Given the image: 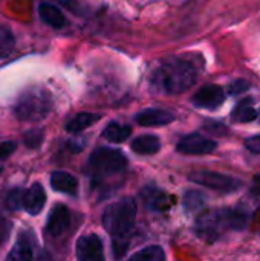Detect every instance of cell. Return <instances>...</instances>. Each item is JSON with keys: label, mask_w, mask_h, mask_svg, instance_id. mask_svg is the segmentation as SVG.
Instances as JSON below:
<instances>
[{"label": "cell", "mask_w": 260, "mask_h": 261, "mask_svg": "<svg viewBox=\"0 0 260 261\" xmlns=\"http://www.w3.org/2000/svg\"><path fill=\"white\" fill-rule=\"evenodd\" d=\"M198 80V67L187 58L173 57L162 61L150 75V86L161 93H181Z\"/></svg>", "instance_id": "1"}, {"label": "cell", "mask_w": 260, "mask_h": 261, "mask_svg": "<svg viewBox=\"0 0 260 261\" xmlns=\"http://www.w3.org/2000/svg\"><path fill=\"white\" fill-rule=\"evenodd\" d=\"M248 211L239 208L213 210L196 220V234L205 242H216L227 231H242L248 225Z\"/></svg>", "instance_id": "2"}, {"label": "cell", "mask_w": 260, "mask_h": 261, "mask_svg": "<svg viewBox=\"0 0 260 261\" xmlns=\"http://www.w3.org/2000/svg\"><path fill=\"white\" fill-rule=\"evenodd\" d=\"M126 168H127V159L120 150L100 147L90 154L86 171L89 173L90 177L103 180L107 177L120 176L121 173H124Z\"/></svg>", "instance_id": "3"}, {"label": "cell", "mask_w": 260, "mask_h": 261, "mask_svg": "<svg viewBox=\"0 0 260 261\" xmlns=\"http://www.w3.org/2000/svg\"><path fill=\"white\" fill-rule=\"evenodd\" d=\"M136 220V203L133 199L126 197L109 205L103 213V226L113 236H126L133 229Z\"/></svg>", "instance_id": "4"}, {"label": "cell", "mask_w": 260, "mask_h": 261, "mask_svg": "<svg viewBox=\"0 0 260 261\" xmlns=\"http://www.w3.org/2000/svg\"><path fill=\"white\" fill-rule=\"evenodd\" d=\"M52 109V98L51 95L43 90V89H28L25 90L14 107V112L17 115V118L20 121H40L44 116H48V113Z\"/></svg>", "instance_id": "5"}, {"label": "cell", "mask_w": 260, "mask_h": 261, "mask_svg": "<svg viewBox=\"0 0 260 261\" xmlns=\"http://www.w3.org/2000/svg\"><path fill=\"white\" fill-rule=\"evenodd\" d=\"M188 180L196 185H201V187H205V188H210V190H215V191H219L224 194L234 193L242 187V182L231 176L221 174L216 171H207V170H199V171L190 173Z\"/></svg>", "instance_id": "6"}, {"label": "cell", "mask_w": 260, "mask_h": 261, "mask_svg": "<svg viewBox=\"0 0 260 261\" xmlns=\"http://www.w3.org/2000/svg\"><path fill=\"white\" fill-rule=\"evenodd\" d=\"M77 258L80 261H101L104 260L103 242L97 234L81 236L77 242Z\"/></svg>", "instance_id": "7"}, {"label": "cell", "mask_w": 260, "mask_h": 261, "mask_svg": "<svg viewBox=\"0 0 260 261\" xmlns=\"http://www.w3.org/2000/svg\"><path fill=\"white\" fill-rule=\"evenodd\" d=\"M225 101V90L218 84H205L202 86L192 98V102L199 109L213 110L222 106Z\"/></svg>", "instance_id": "8"}, {"label": "cell", "mask_w": 260, "mask_h": 261, "mask_svg": "<svg viewBox=\"0 0 260 261\" xmlns=\"http://www.w3.org/2000/svg\"><path fill=\"white\" fill-rule=\"evenodd\" d=\"M218 144L213 139H208L202 135L192 133L184 136L178 142V151L184 154H208L216 150Z\"/></svg>", "instance_id": "9"}, {"label": "cell", "mask_w": 260, "mask_h": 261, "mask_svg": "<svg viewBox=\"0 0 260 261\" xmlns=\"http://www.w3.org/2000/svg\"><path fill=\"white\" fill-rule=\"evenodd\" d=\"M70 225V211L66 205L63 203H57L49 216H48V220H46V234L51 236V237H60L63 232L67 231Z\"/></svg>", "instance_id": "10"}, {"label": "cell", "mask_w": 260, "mask_h": 261, "mask_svg": "<svg viewBox=\"0 0 260 261\" xmlns=\"http://www.w3.org/2000/svg\"><path fill=\"white\" fill-rule=\"evenodd\" d=\"M46 203V193L40 184H32L28 190H23L21 197V210H25L31 216H37L41 213Z\"/></svg>", "instance_id": "11"}, {"label": "cell", "mask_w": 260, "mask_h": 261, "mask_svg": "<svg viewBox=\"0 0 260 261\" xmlns=\"http://www.w3.org/2000/svg\"><path fill=\"white\" fill-rule=\"evenodd\" d=\"M141 199L147 210L156 211V213L169 210L173 203V199L166 191H162L161 188H156V187H146L141 191Z\"/></svg>", "instance_id": "12"}, {"label": "cell", "mask_w": 260, "mask_h": 261, "mask_svg": "<svg viewBox=\"0 0 260 261\" xmlns=\"http://www.w3.org/2000/svg\"><path fill=\"white\" fill-rule=\"evenodd\" d=\"M35 255V239L31 231L20 232L15 245L8 254V260H32Z\"/></svg>", "instance_id": "13"}, {"label": "cell", "mask_w": 260, "mask_h": 261, "mask_svg": "<svg viewBox=\"0 0 260 261\" xmlns=\"http://www.w3.org/2000/svg\"><path fill=\"white\" fill-rule=\"evenodd\" d=\"M135 121L143 127H159L175 121V115L164 109H146L135 115Z\"/></svg>", "instance_id": "14"}, {"label": "cell", "mask_w": 260, "mask_h": 261, "mask_svg": "<svg viewBox=\"0 0 260 261\" xmlns=\"http://www.w3.org/2000/svg\"><path fill=\"white\" fill-rule=\"evenodd\" d=\"M51 187L57 193H63L67 196H75L78 191V180L75 176L66 171H54L51 174Z\"/></svg>", "instance_id": "15"}, {"label": "cell", "mask_w": 260, "mask_h": 261, "mask_svg": "<svg viewBox=\"0 0 260 261\" xmlns=\"http://www.w3.org/2000/svg\"><path fill=\"white\" fill-rule=\"evenodd\" d=\"M38 15L48 26H51L54 29H61L63 26H66L64 14L54 3H48V2L40 3L38 5Z\"/></svg>", "instance_id": "16"}, {"label": "cell", "mask_w": 260, "mask_h": 261, "mask_svg": "<svg viewBox=\"0 0 260 261\" xmlns=\"http://www.w3.org/2000/svg\"><path fill=\"white\" fill-rule=\"evenodd\" d=\"M130 148L136 154L149 156V154H155L159 151L161 142H159L158 136H155V135H141L130 142Z\"/></svg>", "instance_id": "17"}, {"label": "cell", "mask_w": 260, "mask_h": 261, "mask_svg": "<svg viewBox=\"0 0 260 261\" xmlns=\"http://www.w3.org/2000/svg\"><path fill=\"white\" fill-rule=\"evenodd\" d=\"M101 119V115L98 113H89V112H83L75 115L72 119L67 121L66 124V130L69 133H80L83 130H86L87 127H90L92 124H95L97 121Z\"/></svg>", "instance_id": "18"}, {"label": "cell", "mask_w": 260, "mask_h": 261, "mask_svg": "<svg viewBox=\"0 0 260 261\" xmlns=\"http://www.w3.org/2000/svg\"><path fill=\"white\" fill-rule=\"evenodd\" d=\"M132 135V128L126 124H121V122H110L106 125V128L103 130V138H106L107 141L110 142H124L126 139H129Z\"/></svg>", "instance_id": "19"}, {"label": "cell", "mask_w": 260, "mask_h": 261, "mask_svg": "<svg viewBox=\"0 0 260 261\" xmlns=\"http://www.w3.org/2000/svg\"><path fill=\"white\" fill-rule=\"evenodd\" d=\"M257 118L256 109L251 106V99H244L233 110V119L236 122H251Z\"/></svg>", "instance_id": "20"}, {"label": "cell", "mask_w": 260, "mask_h": 261, "mask_svg": "<svg viewBox=\"0 0 260 261\" xmlns=\"http://www.w3.org/2000/svg\"><path fill=\"white\" fill-rule=\"evenodd\" d=\"M15 46V38L8 26L0 24V60L6 58Z\"/></svg>", "instance_id": "21"}, {"label": "cell", "mask_w": 260, "mask_h": 261, "mask_svg": "<svg viewBox=\"0 0 260 261\" xmlns=\"http://www.w3.org/2000/svg\"><path fill=\"white\" fill-rule=\"evenodd\" d=\"M133 261H162L166 258L164 249L161 246H149L130 257Z\"/></svg>", "instance_id": "22"}, {"label": "cell", "mask_w": 260, "mask_h": 261, "mask_svg": "<svg viewBox=\"0 0 260 261\" xmlns=\"http://www.w3.org/2000/svg\"><path fill=\"white\" fill-rule=\"evenodd\" d=\"M21 197H23V190L12 188V190L6 191V194L3 197V203L8 210L17 211V210H21Z\"/></svg>", "instance_id": "23"}, {"label": "cell", "mask_w": 260, "mask_h": 261, "mask_svg": "<svg viewBox=\"0 0 260 261\" xmlns=\"http://www.w3.org/2000/svg\"><path fill=\"white\" fill-rule=\"evenodd\" d=\"M205 196L199 191H188L184 196V206L187 211H198L204 206Z\"/></svg>", "instance_id": "24"}, {"label": "cell", "mask_w": 260, "mask_h": 261, "mask_svg": "<svg viewBox=\"0 0 260 261\" xmlns=\"http://www.w3.org/2000/svg\"><path fill=\"white\" fill-rule=\"evenodd\" d=\"M43 141V132L41 130H29L25 135V144L29 148H37Z\"/></svg>", "instance_id": "25"}, {"label": "cell", "mask_w": 260, "mask_h": 261, "mask_svg": "<svg viewBox=\"0 0 260 261\" xmlns=\"http://www.w3.org/2000/svg\"><path fill=\"white\" fill-rule=\"evenodd\" d=\"M248 87H250V84H248L247 81H244V80H236L234 83L230 84L228 92H230L231 95H238V93H242L244 90H247Z\"/></svg>", "instance_id": "26"}, {"label": "cell", "mask_w": 260, "mask_h": 261, "mask_svg": "<svg viewBox=\"0 0 260 261\" xmlns=\"http://www.w3.org/2000/svg\"><path fill=\"white\" fill-rule=\"evenodd\" d=\"M17 148V144L14 141H3L0 142V158H6L12 154V151Z\"/></svg>", "instance_id": "27"}, {"label": "cell", "mask_w": 260, "mask_h": 261, "mask_svg": "<svg viewBox=\"0 0 260 261\" xmlns=\"http://www.w3.org/2000/svg\"><path fill=\"white\" fill-rule=\"evenodd\" d=\"M245 147L251 151V153H256L259 154L260 153V135H256V136H251L245 141Z\"/></svg>", "instance_id": "28"}, {"label": "cell", "mask_w": 260, "mask_h": 261, "mask_svg": "<svg viewBox=\"0 0 260 261\" xmlns=\"http://www.w3.org/2000/svg\"><path fill=\"white\" fill-rule=\"evenodd\" d=\"M9 231H11V223L3 216H0V246L9 236Z\"/></svg>", "instance_id": "29"}, {"label": "cell", "mask_w": 260, "mask_h": 261, "mask_svg": "<svg viewBox=\"0 0 260 261\" xmlns=\"http://www.w3.org/2000/svg\"><path fill=\"white\" fill-rule=\"evenodd\" d=\"M2 171H3V165L0 164V174H2Z\"/></svg>", "instance_id": "30"}, {"label": "cell", "mask_w": 260, "mask_h": 261, "mask_svg": "<svg viewBox=\"0 0 260 261\" xmlns=\"http://www.w3.org/2000/svg\"><path fill=\"white\" fill-rule=\"evenodd\" d=\"M259 118H260V110H259Z\"/></svg>", "instance_id": "31"}]
</instances>
